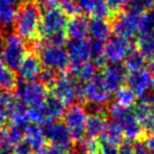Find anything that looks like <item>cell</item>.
<instances>
[{
    "label": "cell",
    "mask_w": 154,
    "mask_h": 154,
    "mask_svg": "<svg viewBox=\"0 0 154 154\" xmlns=\"http://www.w3.org/2000/svg\"><path fill=\"white\" fill-rule=\"evenodd\" d=\"M41 18L42 8L36 0H24L16 8L12 29L26 43L29 50L34 51L40 40Z\"/></svg>",
    "instance_id": "obj_1"
},
{
    "label": "cell",
    "mask_w": 154,
    "mask_h": 154,
    "mask_svg": "<svg viewBox=\"0 0 154 154\" xmlns=\"http://www.w3.org/2000/svg\"><path fill=\"white\" fill-rule=\"evenodd\" d=\"M69 17L59 7L43 9L40 26L39 43L50 45H63L68 40L66 26Z\"/></svg>",
    "instance_id": "obj_2"
},
{
    "label": "cell",
    "mask_w": 154,
    "mask_h": 154,
    "mask_svg": "<svg viewBox=\"0 0 154 154\" xmlns=\"http://www.w3.org/2000/svg\"><path fill=\"white\" fill-rule=\"evenodd\" d=\"M108 114L120 127L124 135L128 138L135 139L143 134V128L132 107H122L113 103L108 108Z\"/></svg>",
    "instance_id": "obj_3"
},
{
    "label": "cell",
    "mask_w": 154,
    "mask_h": 154,
    "mask_svg": "<svg viewBox=\"0 0 154 154\" xmlns=\"http://www.w3.org/2000/svg\"><path fill=\"white\" fill-rule=\"evenodd\" d=\"M50 91L59 100H61L66 107L82 103V84L77 82L68 71L60 73Z\"/></svg>",
    "instance_id": "obj_4"
},
{
    "label": "cell",
    "mask_w": 154,
    "mask_h": 154,
    "mask_svg": "<svg viewBox=\"0 0 154 154\" xmlns=\"http://www.w3.org/2000/svg\"><path fill=\"white\" fill-rule=\"evenodd\" d=\"M34 51L38 55L43 68L53 70L57 73L68 71L70 60L68 52L62 45H50L38 42Z\"/></svg>",
    "instance_id": "obj_5"
},
{
    "label": "cell",
    "mask_w": 154,
    "mask_h": 154,
    "mask_svg": "<svg viewBox=\"0 0 154 154\" xmlns=\"http://www.w3.org/2000/svg\"><path fill=\"white\" fill-rule=\"evenodd\" d=\"M15 97L26 109H34L43 106L49 90L39 82H20L16 87Z\"/></svg>",
    "instance_id": "obj_6"
},
{
    "label": "cell",
    "mask_w": 154,
    "mask_h": 154,
    "mask_svg": "<svg viewBox=\"0 0 154 154\" xmlns=\"http://www.w3.org/2000/svg\"><path fill=\"white\" fill-rule=\"evenodd\" d=\"M29 52L26 43L15 33L8 32L5 36L2 53L0 59L2 60L11 70L17 72L20 63Z\"/></svg>",
    "instance_id": "obj_7"
},
{
    "label": "cell",
    "mask_w": 154,
    "mask_h": 154,
    "mask_svg": "<svg viewBox=\"0 0 154 154\" xmlns=\"http://www.w3.org/2000/svg\"><path fill=\"white\" fill-rule=\"evenodd\" d=\"M88 112L82 103H76L66 109L62 122L70 131L74 143H82L86 138V122Z\"/></svg>",
    "instance_id": "obj_8"
},
{
    "label": "cell",
    "mask_w": 154,
    "mask_h": 154,
    "mask_svg": "<svg viewBox=\"0 0 154 154\" xmlns=\"http://www.w3.org/2000/svg\"><path fill=\"white\" fill-rule=\"evenodd\" d=\"M82 103L87 106H106L110 100L111 93L103 82L101 73L97 72L88 82L82 84Z\"/></svg>",
    "instance_id": "obj_9"
},
{
    "label": "cell",
    "mask_w": 154,
    "mask_h": 154,
    "mask_svg": "<svg viewBox=\"0 0 154 154\" xmlns=\"http://www.w3.org/2000/svg\"><path fill=\"white\" fill-rule=\"evenodd\" d=\"M141 15H136L129 11H122L113 16L111 22L112 32L116 36L130 40L139 34V20Z\"/></svg>",
    "instance_id": "obj_10"
},
{
    "label": "cell",
    "mask_w": 154,
    "mask_h": 154,
    "mask_svg": "<svg viewBox=\"0 0 154 154\" xmlns=\"http://www.w3.org/2000/svg\"><path fill=\"white\" fill-rule=\"evenodd\" d=\"M40 127L45 140L49 141L50 143L59 146L71 151L72 147L74 146V141L70 134V131L62 122V119L45 122Z\"/></svg>",
    "instance_id": "obj_11"
},
{
    "label": "cell",
    "mask_w": 154,
    "mask_h": 154,
    "mask_svg": "<svg viewBox=\"0 0 154 154\" xmlns=\"http://www.w3.org/2000/svg\"><path fill=\"white\" fill-rule=\"evenodd\" d=\"M128 70L126 66L120 62H110L103 66V82L110 93H114L120 89L126 82Z\"/></svg>",
    "instance_id": "obj_12"
},
{
    "label": "cell",
    "mask_w": 154,
    "mask_h": 154,
    "mask_svg": "<svg viewBox=\"0 0 154 154\" xmlns=\"http://www.w3.org/2000/svg\"><path fill=\"white\" fill-rule=\"evenodd\" d=\"M43 66L38 55L33 50H29L17 70V75L21 82H37Z\"/></svg>",
    "instance_id": "obj_13"
},
{
    "label": "cell",
    "mask_w": 154,
    "mask_h": 154,
    "mask_svg": "<svg viewBox=\"0 0 154 154\" xmlns=\"http://www.w3.org/2000/svg\"><path fill=\"white\" fill-rule=\"evenodd\" d=\"M130 41L119 36H110L103 45L105 59L110 62H120L132 49Z\"/></svg>",
    "instance_id": "obj_14"
},
{
    "label": "cell",
    "mask_w": 154,
    "mask_h": 154,
    "mask_svg": "<svg viewBox=\"0 0 154 154\" xmlns=\"http://www.w3.org/2000/svg\"><path fill=\"white\" fill-rule=\"evenodd\" d=\"M66 52L69 60L72 66H79L91 59V43L90 40L85 39H68Z\"/></svg>",
    "instance_id": "obj_15"
},
{
    "label": "cell",
    "mask_w": 154,
    "mask_h": 154,
    "mask_svg": "<svg viewBox=\"0 0 154 154\" xmlns=\"http://www.w3.org/2000/svg\"><path fill=\"white\" fill-rule=\"evenodd\" d=\"M126 84L127 87H129L135 94L143 96L150 90H153L154 78L148 70L139 69V70L130 71L128 73Z\"/></svg>",
    "instance_id": "obj_16"
},
{
    "label": "cell",
    "mask_w": 154,
    "mask_h": 154,
    "mask_svg": "<svg viewBox=\"0 0 154 154\" xmlns=\"http://www.w3.org/2000/svg\"><path fill=\"white\" fill-rule=\"evenodd\" d=\"M84 15L92 18L106 19L110 16V11L105 0H76Z\"/></svg>",
    "instance_id": "obj_17"
},
{
    "label": "cell",
    "mask_w": 154,
    "mask_h": 154,
    "mask_svg": "<svg viewBox=\"0 0 154 154\" xmlns=\"http://www.w3.org/2000/svg\"><path fill=\"white\" fill-rule=\"evenodd\" d=\"M89 18L88 16L80 15L71 17L66 26L68 39H85L89 36Z\"/></svg>",
    "instance_id": "obj_18"
},
{
    "label": "cell",
    "mask_w": 154,
    "mask_h": 154,
    "mask_svg": "<svg viewBox=\"0 0 154 154\" xmlns=\"http://www.w3.org/2000/svg\"><path fill=\"white\" fill-rule=\"evenodd\" d=\"M88 32L91 39L105 43L111 36V23L101 18H90Z\"/></svg>",
    "instance_id": "obj_19"
},
{
    "label": "cell",
    "mask_w": 154,
    "mask_h": 154,
    "mask_svg": "<svg viewBox=\"0 0 154 154\" xmlns=\"http://www.w3.org/2000/svg\"><path fill=\"white\" fill-rule=\"evenodd\" d=\"M23 140L34 150L35 153H37L47 143L41 127L34 122H29V125L26 127Z\"/></svg>",
    "instance_id": "obj_20"
},
{
    "label": "cell",
    "mask_w": 154,
    "mask_h": 154,
    "mask_svg": "<svg viewBox=\"0 0 154 154\" xmlns=\"http://www.w3.org/2000/svg\"><path fill=\"white\" fill-rule=\"evenodd\" d=\"M42 108L45 116H47L48 122L61 119L64 112H66V106L52 93H49Z\"/></svg>",
    "instance_id": "obj_21"
},
{
    "label": "cell",
    "mask_w": 154,
    "mask_h": 154,
    "mask_svg": "<svg viewBox=\"0 0 154 154\" xmlns=\"http://www.w3.org/2000/svg\"><path fill=\"white\" fill-rule=\"evenodd\" d=\"M97 71H98V68L92 61H88L79 64V66H72L70 70V74L79 84H84L89 79H91L97 73Z\"/></svg>",
    "instance_id": "obj_22"
},
{
    "label": "cell",
    "mask_w": 154,
    "mask_h": 154,
    "mask_svg": "<svg viewBox=\"0 0 154 154\" xmlns=\"http://www.w3.org/2000/svg\"><path fill=\"white\" fill-rule=\"evenodd\" d=\"M18 85L17 73L9 68L0 59V90H7L13 92Z\"/></svg>",
    "instance_id": "obj_23"
},
{
    "label": "cell",
    "mask_w": 154,
    "mask_h": 154,
    "mask_svg": "<svg viewBox=\"0 0 154 154\" xmlns=\"http://www.w3.org/2000/svg\"><path fill=\"white\" fill-rule=\"evenodd\" d=\"M16 9L15 5L9 0H0V29L8 31L13 26Z\"/></svg>",
    "instance_id": "obj_24"
},
{
    "label": "cell",
    "mask_w": 154,
    "mask_h": 154,
    "mask_svg": "<svg viewBox=\"0 0 154 154\" xmlns=\"http://www.w3.org/2000/svg\"><path fill=\"white\" fill-rule=\"evenodd\" d=\"M99 138L117 147L118 145H120L122 143L124 133H122V130L120 129V127L115 122L111 120L110 122H107L105 130H103V134L99 136Z\"/></svg>",
    "instance_id": "obj_25"
},
{
    "label": "cell",
    "mask_w": 154,
    "mask_h": 154,
    "mask_svg": "<svg viewBox=\"0 0 154 154\" xmlns=\"http://www.w3.org/2000/svg\"><path fill=\"white\" fill-rule=\"evenodd\" d=\"M138 51L145 59L154 60V36L152 34L140 35L138 39Z\"/></svg>",
    "instance_id": "obj_26"
},
{
    "label": "cell",
    "mask_w": 154,
    "mask_h": 154,
    "mask_svg": "<svg viewBox=\"0 0 154 154\" xmlns=\"http://www.w3.org/2000/svg\"><path fill=\"white\" fill-rule=\"evenodd\" d=\"M124 60H125L124 66H126L127 70L135 71V70H139V69H143L146 59L140 54V52L138 51V49L132 48L128 52V54L126 55Z\"/></svg>",
    "instance_id": "obj_27"
},
{
    "label": "cell",
    "mask_w": 154,
    "mask_h": 154,
    "mask_svg": "<svg viewBox=\"0 0 154 154\" xmlns=\"http://www.w3.org/2000/svg\"><path fill=\"white\" fill-rule=\"evenodd\" d=\"M115 103L122 107H132L136 103V94L129 87L122 86L116 91Z\"/></svg>",
    "instance_id": "obj_28"
},
{
    "label": "cell",
    "mask_w": 154,
    "mask_h": 154,
    "mask_svg": "<svg viewBox=\"0 0 154 154\" xmlns=\"http://www.w3.org/2000/svg\"><path fill=\"white\" fill-rule=\"evenodd\" d=\"M59 8L70 18L82 14L79 7H78V5H77L76 0H60Z\"/></svg>",
    "instance_id": "obj_29"
},
{
    "label": "cell",
    "mask_w": 154,
    "mask_h": 154,
    "mask_svg": "<svg viewBox=\"0 0 154 154\" xmlns=\"http://www.w3.org/2000/svg\"><path fill=\"white\" fill-rule=\"evenodd\" d=\"M105 1L107 3L110 13L113 14V16L119 12L124 11L129 2V0H105Z\"/></svg>",
    "instance_id": "obj_30"
},
{
    "label": "cell",
    "mask_w": 154,
    "mask_h": 154,
    "mask_svg": "<svg viewBox=\"0 0 154 154\" xmlns=\"http://www.w3.org/2000/svg\"><path fill=\"white\" fill-rule=\"evenodd\" d=\"M70 151L59 146L53 145V143H47L37 152L36 154H69Z\"/></svg>",
    "instance_id": "obj_31"
},
{
    "label": "cell",
    "mask_w": 154,
    "mask_h": 154,
    "mask_svg": "<svg viewBox=\"0 0 154 154\" xmlns=\"http://www.w3.org/2000/svg\"><path fill=\"white\" fill-rule=\"evenodd\" d=\"M14 154H35V151L26 141L22 140L14 147Z\"/></svg>",
    "instance_id": "obj_32"
},
{
    "label": "cell",
    "mask_w": 154,
    "mask_h": 154,
    "mask_svg": "<svg viewBox=\"0 0 154 154\" xmlns=\"http://www.w3.org/2000/svg\"><path fill=\"white\" fill-rule=\"evenodd\" d=\"M69 154H90V152L87 150V148L85 147V145L82 143H74V146L71 149Z\"/></svg>",
    "instance_id": "obj_33"
},
{
    "label": "cell",
    "mask_w": 154,
    "mask_h": 154,
    "mask_svg": "<svg viewBox=\"0 0 154 154\" xmlns=\"http://www.w3.org/2000/svg\"><path fill=\"white\" fill-rule=\"evenodd\" d=\"M0 154H14V146L2 140L0 143Z\"/></svg>",
    "instance_id": "obj_34"
},
{
    "label": "cell",
    "mask_w": 154,
    "mask_h": 154,
    "mask_svg": "<svg viewBox=\"0 0 154 154\" xmlns=\"http://www.w3.org/2000/svg\"><path fill=\"white\" fill-rule=\"evenodd\" d=\"M36 1L41 5L42 9H45V8L57 7V5H59L60 2V0H36Z\"/></svg>",
    "instance_id": "obj_35"
},
{
    "label": "cell",
    "mask_w": 154,
    "mask_h": 154,
    "mask_svg": "<svg viewBox=\"0 0 154 154\" xmlns=\"http://www.w3.org/2000/svg\"><path fill=\"white\" fill-rule=\"evenodd\" d=\"M9 122H10V119L7 114H5V112L0 111V131H2L3 129L8 126Z\"/></svg>",
    "instance_id": "obj_36"
},
{
    "label": "cell",
    "mask_w": 154,
    "mask_h": 154,
    "mask_svg": "<svg viewBox=\"0 0 154 154\" xmlns=\"http://www.w3.org/2000/svg\"><path fill=\"white\" fill-rule=\"evenodd\" d=\"M148 146H149L152 150H154V131H152L151 136L148 139Z\"/></svg>",
    "instance_id": "obj_37"
},
{
    "label": "cell",
    "mask_w": 154,
    "mask_h": 154,
    "mask_svg": "<svg viewBox=\"0 0 154 154\" xmlns=\"http://www.w3.org/2000/svg\"><path fill=\"white\" fill-rule=\"evenodd\" d=\"M148 71H149V73L151 74V76L154 78V60L150 61V64H149V66H148Z\"/></svg>",
    "instance_id": "obj_38"
},
{
    "label": "cell",
    "mask_w": 154,
    "mask_h": 154,
    "mask_svg": "<svg viewBox=\"0 0 154 154\" xmlns=\"http://www.w3.org/2000/svg\"><path fill=\"white\" fill-rule=\"evenodd\" d=\"M9 1H10V2H12L16 8H17L18 5H19L20 3L22 2V1H24V0H9Z\"/></svg>",
    "instance_id": "obj_39"
},
{
    "label": "cell",
    "mask_w": 154,
    "mask_h": 154,
    "mask_svg": "<svg viewBox=\"0 0 154 154\" xmlns=\"http://www.w3.org/2000/svg\"><path fill=\"white\" fill-rule=\"evenodd\" d=\"M2 141V131H0V143Z\"/></svg>",
    "instance_id": "obj_40"
},
{
    "label": "cell",
    "mask_w": 154,
    "mask_h": 154,
    "mask_svg": "<svg viewBox=\"0 0 154 154\" xmlns=\"http://www.w3.org/2000/svg\"><path fill=\"white\" fill-rule=\"evenodd\" d=\"M150 13H151L152 15H153V17H154V5H153V7H152V11L150 12Z\"/></svg>",
    "instance_id": "obj_41"
}]
</instances>
